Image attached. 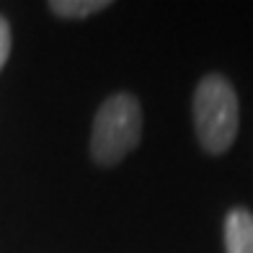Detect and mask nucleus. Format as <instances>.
Returning a JSON list of instances; mask_svg holds the SVG:
<instances>
[{
    "instance_id": "nucleus-1",
    "label": "nucleus",
    "mask_w": 253,
    "mask_h": 253,
    "mask_svg": "<svg viewBox=\"0 0 253 253\" xmlns=\"http://www.w3.org/2000/svg\"><path fill=\"white\" fill-rule=\"evenodd\" d=\"M191 111L199 145L210 155L227 153L240 126V106L233 83L220 73L204 75L194 90Z\"/></svg>"
},
{
    "instance_id": "nucleus-2",
    "label": "nucleus",
    "mask_w": 253,
    "mask_h": 253,
    "mask_svg": "<svg viewBox=\"0 0 253 253\" xmlns=\"http://www.w3.org/2000/svg\"><path fill=\"white\" fill-rule=\"evenodd\" d=\"M142 137V106L132 93H114L98 106L90 132V155L98 166H117Z\"/></svg>"
},
{
    "instance_id": "nucleus-3",
    "label": "nucleus",
    "mask_w": 253,
    "mask_h": 253,
    "mask_svg": "<svg viewBox=\"0 0 253 253\" xmlns=\"http://www.w3.org/2000/svg\"><path fill=\"white\" fill-rule=\"evenodd\" d=\"M225 253H253V212L235 207L225 217Z\"/></svg>"
},
{
    "instance_id": "nucleus-4",
    "label": "nucleus",
    "mask_w": 253,
    "mask_h": 253,
    "mask_svg": "<svg viewBox=\"0 0 253 253\" xmlns=\"http://www.w3.org/2000/svg\"><path fill=\"white\" fill-rule=\"evenodd\" d=\"M111 3L109 0H52L49 10L60 18H88L93 13H101L106 10Z\"/></svg>"
},
{
    "instance_id": "nucleus-5",
    "label": "nucleus",
    "mask_w": 253,
    "mask_h": 253,
    "mask_svg": "<svg viewBox=\"0 0 253 253\" xmlns=\"http://www.w3.org/2000/svg\"><path fill=\"white\" fill-rule=\"evenodd\" d=\"M8 57H10V26H8V21L0 16V70L5 67Z\"/></svg>"
}]
</instances>
